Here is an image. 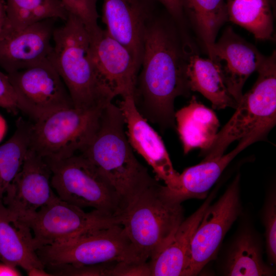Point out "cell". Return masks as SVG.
Returning a JSON list of instances; mask_svg holds the SVG:
<instances>
[{"mask_svg":"<svg viewBox=\"0 0 276 276\" xmlns=\"http://www.w3.org/2000/svg\"><path fill=\"white\" fill-rule=\"evenodd\" d=\"M156 13L149 24L133 98L140 114L162 131L175 128L174 103L189 96L186 75L188 43L181 39L178 24L168 14Z\"/></svg>","mask_w":276,"mask_h":276,"instance_id":"1","label":"cell"},{"mask_svg":"<svg viewBox=\"0 0 276 276\" xmlns=\"http://www.w3.org/2000/svg\"><path fill=\"white\" fill-rule=\"evenodd\" d=\"M125 126L120 107L109 103L101 111L95 133L80 153L115 188L124 209L156 181L134 156Z\"/></svg>","mask_w":276,"mask_h":276,"instance_id":"2","label":"cell"},{"mask_svg":"<svg viewBox=\"0 0 276 276\" xmlns=\"http://www.w3.org/2000/svg\"><path fill=\"white\" fill-rule=\"evenodd\" d=\"M49 60L65 85L75 108H102L114 98L102 85L90 52V36L82 22L69 14L55 28Z\"/></svg>","mask_w":276,"mask_h":276,"instance_id":"3","label":"cell"},{"mask_svg":"<svg viewBox=\"0 0 276 276\" xmlns=\"http://www.w3.org/2000/svg\"><path fill=\"white\" fill-rule=\"evenodd\" d=\"M121 225L141 259L147 262L171 239L184 219L181 203L156 181L141 192L120 215Z\"/></svg>","mask_w":276,"mask_h":276,"instance_id":"4","label":"cell"},{"mask_svg":"<svg viewBox=\"0 0 276 276\" xmlns=\"http://www.w3.org/2000/svg\"><path fill=\"white\" fill-rule=\"evenodd\" d=\"M252 88L243 96L228 122L216 134L211 147L200 153L203 161L218 158L236 140L260 129L271 130L276 123V55L274 51L258 71Z\"/></svg>","mask_w":276,"mask_h":276,"instance_id":"5","label":"cell"},{"mask_svg":"<svg viewBox=\"0 0 276 276\" xmlns=\"http://www.w3.org/2000/svg\"><path fill=\"white\" fill-rule=\"evenodd\" d=\"M103 108H65L34 122L30 127V149L51 161L80 153L95 133Z\"/></svg>","mask_w":276,"mask_h":276,"instance_id":"6","label":"cell"},{"mask_svg":"<svg viewBox=\"0 0 276 276\" xmlns=\"http://www.w3.org/2000/svg\"><path fill=\"white\" fill-rule=\"evenodd\" d=\"M45 161L52 172L51 186L60 199L80 208L91 207L120 216L124 206L119 194L81 154L60 160Z\"/></svg>","mask_w":276,"mask_h":276,"instance_id":"7","label":"cell"},{"mask_svg":"<svg viewBox=\"0 0 276 276\" xmlns=\"http://www.w3.org/2000/svg\"><path fill=\"white\" fill-rule=\"evenodd\" d=\"M37 254L44 267L143 261L121 224L95 230L63 244L40 247Z\"/></svg>","mask_w":276,"mask_h":276,"instance_id":"8","label":"cell"},{"mask_svg":"<svg viewBox=\"0 0 276 276\" xmlns=\"http://www.w3.org/2000/svg\"><path fill=\"white\" fill-rule=\"evenodd\" d=\"M31 232L36 249L66 243L90 232L121 224L120 216L82 208L57 196L22 222Z\"/></svg>","mask_w":276,"mask_h":276,"instance_id":"9","label":"cell"},{"mask_svg":"<svg viewBox=\"0 0 276 276\" xmlns=\"http://www.w3.org/2000/svg\"><path fill=\"white\" fill-rule=\"evenodd\" d=\"M238 173L217 201L205 210L192 236L185 276L198 275L217 258L223 239L243 213Z\"/></svg>","mask_w":276,"mask_h":276,"instance_id":"10","label":"cell"},{"mask_svg":"<svg viewBox=\"0 0 276 276\" xmlns=\"http://www.w3.org/2000/svg\"><path fill=\"white\" fill-rule=\"evenodd\" d=\"M7 75L19 110L34 122L60 109L74 107L65 85L49 59Z\"/></svg>","mask_w":276,"mask_h":276,"instance_id":"11","label":"cell"},{"mask_svg":"<svg viewBox=\"0 0 276 276\" xmlns=\"http://www.w3.org/2000/svg\"><path fill=\"white\" fill-rule=\"evenodd\" d=\"M44 159L29 148L23 165L2 199L11 219L22 222L57 195Z\"/></svg>","mask_w":276,"mask_h":276,"instance_id":"12","label":"cell"},{"mask_svg":"<svg viewBox=\"0 0 276 276\" xmlns=\"http://www.w3.org/2000/svg\"><path fill=\"white\" fill-rule=\"evenodd\" d=\"M156 0H103V22L109 35L131 54L140 71L148 26L155 16Z\"/></svg>","mask_w":276,"mask_h":276,"instance_id":"13","label":"cell"},{"mask_svg":"<svg viewBox=\"0 0 276 276\" xmlns=\"http://www.w3.org/2000/svg\"><path fill=\"white\" fill-rule=\"evenodd\" d=\"M89 34L91 58L102 85L113 98L133 94L139 71L129 51L106 30Z\"/></svg>","mask_w":276,"mask_h":276,"instance_id":"14","label":"cell"},{"mask_svg":"<svg viewBox=\"0 0 276 276\" xmlns=\"http://www.w3.org/2000/svg\"><path fill=\"white\" fill-rule=\"evenodd\" d=\"M122 98L119 107L123 116L126 135L131 147L144 158L169 190H176L179 173L174 169L160 136L137 110L133 94Z\"/></svg>","mask_w":276,"mask_h":276,"instance_id":"15","label":"cell"},{"mask_svg":"<svg viewBox=\"0 0 276 276\" xmlns=\"http://www.w3.org/2000/svg\"><path fill=\"white\" fill-rule=\"evenodd\" d=\"M206 50L209 58L219 65L229 93L238 104L244 83L266 56L231 27L227 28L218 41Z\"/></svg>","mask_w":276,"mask_h":276,"instance_id":"16","label":"cell"},{"mask_svg":"<svg viewBox=\"0 0 276 276\" xmlns=\"http://www.w3.org/2000/svg\"><path fill=\"white\" fill-rule=\"evenodd\" d=\"M55 19L15 31L8 26L0 39V66L9 74L49 59L52 51Z\"/></svg>","mask_w":276,"mask_h":276,"instance_id":"17","label":"cell"},{"mask_svg":"<svg viewBox=\"0 0 276 276\" xmlns=\"http://www.w3.org/2000/svg\"><path fill=\"white\" fill-rule=\"evenodd\" d=\"M224 249L218 266L225 276H271L273 266L263 260V242L249 219H243Z\"/></svg>","mask_w":276,"mask_h":276,"instance_id":"18","label":"cell"},{"mask_svg":"<svg viewBox=\"0 0 276 276\" xmlns=\"http://www.w3.org/2000/svg\"><path fill=\"white\" fill-rule=\"evenodd\" d=\"M269 131L258 129L240 140L237 146L229 153L211 160L186 168L179 174L178 186L175 190L166 186V192L175 201L182 203L190 199H205L210 190L234 158L252 144L266 138Z\"/></svg>","mask_w":276,"mask_h":276,"instance_id":"19","label":"cell"},{"mask_svg":"<svg viewBox=\"0 0 276 276\" xmlns=\"http://www.w3.org/2000/svg\"><path fill=\"white\" fill-rule=\"evenodd\" d=\"M215 190L179 225L170 241L149 262L151 276H185L192 236L205 210L215 197Z\"/></svg>","mask_w":276,"mask_h":276,"instance_id":"20","label":"cell"},{"mask_svg":"<svg viewBox=\"0 0 276 276\" xmlns=\"http://www.w3.org/2000/svg\"><path fill=\"white\" fill-rule=\"evenodd\" d=\"M0 261L23 268L29 274L37 269H45L38 257L29 227L12 221L0 199Z\"/></svg>","mask_w":276,"mask_h":276,"instance_id":"21","label":"cell"},{"mask_svg":"<svg viewBox=\"0 0 276 276\" xmlns=\"http://www.w3.org/2000/svg\"><path fill=\"white\" fill-rule=\"evenodd\" d=\"M175 121L185 154L194 148H200L201 153L208 150L220 126L213 110L199 102L195 96L188 105L175 112Z\"/></svg>","mask_w":276,"mask_h":276,"instance_id":"22","label":"cell"},{"mask_svg":"<svg viewBox=\"0 0 276 276\" xmlns=\"http://www.w3.org/2000/svg\"><path fill=\"white\" fill-rule=\"evenodd\" d=\"M186 75L189 89L208 99L214 109L236 108L237 102L229 93L219 65L213 60L203 58L188 44Z\"/></svg>","mask_w":276,"mask_h":276,"instance_id":"23","label":"cell"},{"mask_svg":"<svg viewBox=\"0 0 276 276\" xmlns=\"http://www.w3.org/2000/svg\"><path fill=\"white\" fill-rule=\"evenodd\" d=\"M225 2L228 21L247 30L257 40L273 39L270 0H225Z\"/></svg>","mask_w":276,"mask_h":276,"instance_id":"24","label":"cell"},{"mask_svg":"<svg viewBox=\"0 0 276 276\" xmlns=\"http://www.w3.org/2000/svg\"><path fill=\"white\" fill-rule=\"evenodd\" d=\"M181 5L207 49L228 21L225 0H181Z\"/></svg>","mask_w":276,"mask_h":276,"instance_id":"25","label":"cell"},{"mask_svg":"<svg viewBox=\"0 0 276 276\" xmlns=\"http://www.w3.org/2000/svg\"><path fill=\"white\" fill-rule=\"evenodd\" d=\"M9 27L18 31L48 19L65 21L68 12L60 0H5Z\"/></svg>","mask_w":276,"mask_h":276,"instance_id":"26","label":"cell"},{"mask_svg":"<svg viewBox=\"0 0 276 276\" xmlns=\"http://www.w3.org/2000/svg\"><path fill=\"white\" fill-rule=\"evenodd\" d=\"M31 124L19 119L12 136L0 145V199L23 165L30 148Z\"/></svg>","mask_w":276,"mask_h":276,"instance_id":"27","label":"cell"},{"mask_svg":"<svg viewBox=\"0 0 276 276\" xmlns=\"http://www.w3.org/2000/svg\"><path fill=\"white\" fill-rule=\"evenodd\" d=\"M264 227L265 246L268 263L276 264V190L274 186L266 191L260 212Z\"/></svg>","mask_w":276,"mask_h":276,"instance_id":"28","label":"cell"},{"mask_svg":"<svg viewBox=\"0 0 276 276\" xmlns=\"http://www.w3.org/2000/svg\"><path fill=\"white\" fill-rule=\"evenodd\" d=\"M68 13L80 19L89 33H93L101 28L98 25L99 14L97 5L98 0H60Z\"/></svg>","mask_w":276,"mask_h":276,"instance_id":"29","label":"cell"},{"mask_svg":"<svg viewBox=\"0 0 276 276\" xmlns=\"http://www.w3.org/2000/svg\"><path fill=\"white\" fill-rule=\"evenodd\" d=\"M110 276H151L149 262H115L112 267Z\"/></svg>","mask_w":276,"mask_h":276,"instance_id":"30","label":"cell"},{"mask_svg":"<svg viewBox=\"0 0 276 276\" xmlns=\"http://www.w3.org/2000/svg\"><path fill=\"white\" fill-rule=\"evenodd\" d=\"M0 107L13 113L19 111L16 95L8 76L1 71Z\"/></svg>","mask_w":276,"mask_h":276,"instance_id":"31","label":"cell"},{"mask_svg":"<svg viewBox=\"0 0 276 276\" xmlns=\"http://www.w3.org/2000/svg\"><path fill=\"white\" fill-rule=\"evenodd\" d=\"M165 8L168 13L181 27L183 25L185 16L181 0H156Z\"/></svg>","mask_w":276,"mask_h":276,"instance_id":"32","label":"cell"},{"mask_svg":"<svg viewBox=\"0 0 276 276\" xmlns=\"http://www.w3.org/2000/svg\"><path fill=\"white\" fill-rule=\"evenodd\" d=\"M8 27L5 0H0V39Z\"/></svg>","mask_w":276,"mask_h":276,"instance_id":"33","label":"cell"},{"mask_svg":"<svg viewBox=\"0 0 276 276\" xmlns=\"http://www.w3.org/2000/svg\"><path fill=\"white\" fill-rule=\"evenodd\" d=\"M21 273L17 270L16 267L7 263H0V276H18Z\"/></svg>","mask_w":276,"mask_h":276,"instance_id":"34","label":"cell"},{"mask_svg":"<svg viewBox=\"0 0 276 276\" xmlns=\"http://www.w3.org/2000/svg\"><path fill=\"white\" fill-rule=\"evenodd\" d=\"M7 123L4 117L0 114V143L5 137L7 131Z\"/></svg>","mask_w":276,"mask_h":276,"instance_id":"35","label":"cell"}]
</instances>
